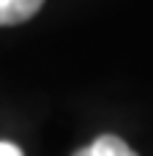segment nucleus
Listing matches in <instances>:
<instances>
[{
    "label": "nucleus",
    "mask_w": 153,
    "mask_h": 156,
    "mask_svg": "<svg viewBox=\"0 0 153 156\" xmlns=\"http://www.w3.org/2000/svg\"><path fill=\"white\" fill-rule=\"evenodd\" d=\"M44 0H0V25H19L27 22Z\"/></svg>",
    "instance_id": "nucleus-1"
},
{
    "label": "nucleus",
    "mask_w": 153,
    "mask_h": 156,
    "mask_svg": "<svg viewBox=\"0 0 153 156\" xmlns=\"http://www.w3.org/2000/svg\"><path fill=\"white\" fill-rule=\"evenodd\" d=\"M0 156H25L22 148H16L14 143H0Z\"/></svg>",
    "instance_id": "nucleus-3"
},
{
    "label": "nucleus",
    "mask_w": 153,
    "mask_h": 156,
    "mask_svg": "<svg viewBox=\"0 0 153 156\" xmlns=\"http://www.w3.org/2000/svg\"><path fill=\"white\" fill-rule=\"evenodd\" d=\"M74 156H137L120 137H115V134H104V137H99L96 143H90L88 148H82V151H77Z\"/></svg>",
    "instance_id": "nucleus-2"
}]
</instances>
